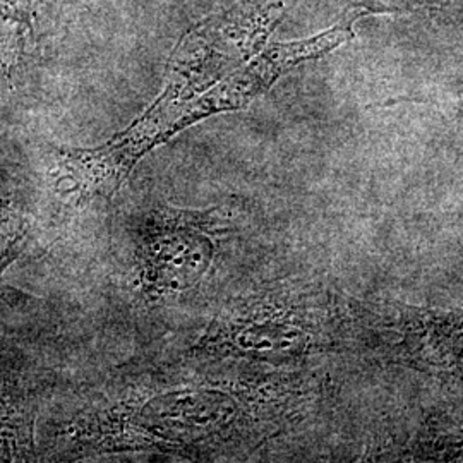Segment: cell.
<instances>
[{"mask_svg":"<svg viewBox=\"0 0 463 463\" xmlns=\"http://www.w3.org/2000/svg\"><path fill=\"white\" fill-rule=\"evenodd\" d=\"M225 216L220 208L156 206L139 220L134 237L137 285L149 300L196 288L215 263Z\"/></svg>","mask_w":463,"mask_h":463,"instance_id":"obj_3","label":"cell"},{"mask_svg":"<svg viewBox=\"0 0 463 463\" xmlns=\"http://www.w3.org/2000/svg\"><path fill=\"white\" fill-rule=\"evenodd\" d=\"M216 80L210 67L177 47L164 91L129 128L95 148L57 153L55 187L59 194L74 204L112 198L145 155L181 133L184 109Z\"/></svg>","mask_w":463,"mask_h":463,"instance_id":"obj_2","label":"cell"},{"mask_svg":"<svg viewBox=\"0 0 463 463\" xmlns=\"http://www.w3.org/2000/svg\"><path fill=\"white\" fill-rule=\"evenodd\" d=\"M331 42V34H325L309 42L275 45L266 50L248 67L232 72L223 81L191 99L179 120L181 133L208 117L246 107L250 99L263 93L285 69L330 49Z\"/></svg>","mask_w":463,"mask_h":463,"instance_id":"obj_4","label":"cell"},{"mask_svg":"<svg viewBox=\"0 0 463 463\" xmlns=\"http://www.w3.org/2000/svg\"><path fill=\"white\" fill-rule=\"evenodd\" d=\"M13 64V47L7 43L5 34L0 33V86L5 83Z\"/></svg>","mask_w":463,"mask_h":463,"instance_id":"obj_7","label":"cell"},{"mask_svg":"<svg viewBox=\"0 0 463 463\" xmlns=\"http://www.w3.org/2000/svg\"><path fill=\"white\" fill-rule=\"evenodd\" d=\"M28 232V218L19 201L0 194V277L14 263Z\"/></svg>","mask_w":463,"mask_h":463,"instance_id":"obj_5","label":"cell"},{"mask_svg":"<svg viewBox=\"0 0 463 463\" xmlns=\"http://www.w3.org/2000/svg\"><path fill=\"white\" fill-rule=\"evenodd\" d=\"M250 400L220 381L145 388L80 415L67 430L86 455H166L213 460L248 428Z\"/></svg>","mask_w":463,"mask_h":463,"instance_id":"obj_1","label":"cell"},{"mask_svg":"<svg viewBox=\"0 0 463 463\" xmlns=\"http://www.w3.org/2000/svg\"><path fill=\"white\" fill-rule=\"evenodd\" d=\"M40 0H0V21L30 24Z\"/></svg>","mask_w":463,"mask_h":463,"instance_id":"obj_6","label":"cell"}]
</instances>
